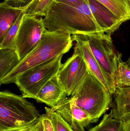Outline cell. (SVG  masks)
<instances>
[{
  "label": "cell",
  "mask_w": 130,
  "mask_h": 131,
  "mask_svg": "<svg viewBox=\"0 0 130 131\" xmlns=\"http://www.w3.org/2000/svg\"><path fill=\"white\" fill-rule=\"evenodd\" d=\"M54 0H33L24 9L26 15L44 17Z\"/></svg>",
  "instance_id": "ac0fdd59"
},
{
  "label": "cell",
  "mask_w": 130,
  "mask_h": 131,
  "mask_svg": "<svg viewBox=\"0 0 130 131\" xmlns=\"http://www.w3.org/2000/svg\"><path fill=\"white\" fill-rule=\"evenodd\" d=\"M63 54L28 69L16 78L14 83L23 97L35 99L41 89L59 73Z\"/></svg>",
  "instance_id": "5b68a950"
},
{
  "label": "cell",
  "mask_w": 130,
  "mask_h": 131,
  "mask_svg": "<svg viewBox=\"0 0 130 131\" xmlns=\"http://www.w3.org/2000/svg\"><path fill=\"white\" fill-rule=\"evenodd\" d=\"M118 68L116 80V88L130 86V69L122 60V54L119 53Z\"/></svg>",
  "instance_id": "ffe728a7"
},
{
  "label": "cell",
  "mask_w": 130,
  "mask_h": 131,
  "mask_svg": "<svg viewBox=\"0 0 130 131\" xmlns=\"http://www.w3.org/2000/svg\"><path fill=\"white\" fill-rule=\"evenodd\" d=\"M41 115L33 103L8 91L0 92V131H14L38 121Z\"/></svg>",
  "instance_id": "3957f363"
},
{
  "label": "cell",
  "mask_w": 130,
  "mask_h": 131,
  "mask_svg": "<svg viewBox=\"0 0 130 131\" xmlns=\"http://www.w3.org/2000/svg\"><path fill=\"white\" fill-rule=\"evenodd\" d=\"M54 1L72 6H77L88 3V0H54Z\"/></svg>",
  "instance_id": "cb8c5ba5"
},
{
  "label": "cell",
  "mask_w": 130,
  "mask_h": 131,
  "mask_svg": "<svg viewBox=\"0 0 130 131\" xmlns=\"http://www.w3.org/2000/svg\"><path fill=\"white\" fill-rule=\"evenodd\" d=\"M129 1H130V0H129Z\"/></svg>",
  "instance_id": "f1b7e54d"
},
{
  "label": "cell",
  "mask_w": 130,
  "mask_h": 131,
  "mask_svg": "<svg viewBox=\"0 0 130 131\" xmlns=\"http://www.w3.org/2000/svg\"><path fill=\"white\" fill-rule=\"evenodd\" d=\"M71 37L73 41L76 42V45L90 71L104 84L111 94H115L117 90L116 85L111 78L103 71L99 65L91 51L84 35L75 34L72 35Z\"/></svg>",
  "instance_id": "30bf717a"
},
{
  "label": "cell",
  "mask_w": 130,
  "mask_h": 131,
  "mask_svg": "<svg viewBox=\"0 0 130 131\" xmlns=\"http://www.w3.org/2000/svg\"><path fill=\"white\" fill-rule=\"evenodd\" d=\"M40 119V118H39ZM38 121H36L34 122H33L32 124H31L30 125L28 126H26V127H24L22 128H20V129H18V130H17L14 131H31L33 129L34 127L36 126L37 123L38 122Z\"/></svg>",
  "instance_id": "484cf974"
},
{
  "label": "cell",
  "mask_w": 130,
  "mask_h": 131,
  "mask_svg": "<svg viewBox=\"0 0 130 131\" xmlns=\"http://www.w3.org/2000/svg\"><path fill=\"white\" fill-rule=\"evenodd\" d=\"M91 51L103 71L111 78L116 85L118 68V57L111 38L106 35L84 34Z\"/></svg>",
  "instance_id": "ba28073f"
},
{
  "label": "cell",
  "mask_w": 130,
  "mask_h": 131,
  "mask_svg": "<svg viewBox=\"0 0 130 131\" xmlns=\"http://www.w3.org/2000/svg\"><path fill=\"white\" fill-rule=\"evenodd\" d=\"M73 41L71 35L46 29L37 47L0 81V84L14 83L16 78L26 70L65 54L71 48Z\"/></svg>",
  "instance_id": "7a4b0ae2"
},
{
  "label": "cell",
  "mask_w": 130,
  "mask_h": 131,
  "mask_svg": "<svg viewBox=\"0 0 130 131\" xmlns=\"http://www.w3.org/2000/svg\"><path fill=\"white\" fill-rule=\"evenodd\" d=\"M42 20L45 28L51 31L105 35L95 20L88 3L72 6L53 1Z\"/></svg>",
  "instance_id": "6da1fadb"
},
{
  "label": "cell",
  "mask_w": 130,
  "mask_h": 131,
  "mask_svg": "<svg viewBox=\"0 0 130 131\" xmlns=\"http://www.w3.org/2000/svg\"><path fill=\"white\" fill-rule=\"evenodd\" d=\"M20 62L14 49H0V81L13 71Z\"/></svg>",
  "instance_id": "9a60e30c"
},
{
  "label": "cell",
  "mask_w": 130,
  "mask_h": 131,
  "mask_svg": "<svg viewBox=\"0 0 130 131\" xmlns=\"http://www.w3.org/2000/svg\"><path fill=\"white\" fill-rule=\"evenodd\" d=\"M89 71L78 48L76 45L72 56L62 64L57 74L68 96L71 97L75 94Z\"/></svg>",
  "instance_id": "52a82bcc"
},
{
  "label": "cell",
  "mask_w": 130,
  "mask_h": 131,
  "mask_svg": "<svg viewBox=\"0 0 130 131\" xmlns=\"http://www.w3.org/2000/svg\"><path fill=\"white\" fill-rule=\"evenodd\" d=\"M24 9L13 7L4 1L0 4V42Z\"/></svg>",
  "instance_id": "5bb4252c"
},
{
  "label": "cell",
  "mask_w": 130,
  "mask_h": 131,
  "mask_svg": "<svg viewBox=\"0 0 130 131\" xmlns=\"http://www.w3.org/2000/svg\"><path fill=\"white\" fill-rule=\"evenodd\" d=\"M32 131H44L43 124L41 117L39 119V121L37 123L36 126Z\"/></svg>",
  "instance_id": "d4e9b609"
},
{
  "label": "cell",
  "mask_w": 130,
  "mask_h": 131,
  "mask_svg": "<svg viewBox=\"0 0 130 131\" xmlns=\"http://www.w3.org/2000/svg\"><path fill=\"white\" fill-rule=\"evenodd\" d=\"M111 111L112 117L124 121L130 117V86L117 89Z\"/></svg>",
  "instance_id": "4fadbf2b"
},
{
  "label": "cell",
  "mask_w": 130,
  "mask_h": 131,
  "mask_svg": "<svg viewBox=\"0 0 130 131\" xmlns=\"http://www.w3.org/2000/svg\"><path fill=\"white\" fill-rule=\"evenodd\" d=\"M33 1V0H4L3 1L11 7L24 9Z\"/></svg>",
  "instance_id": "7402d4cb"
},
{
  "label": "cell",
  "mask_w": 130,
  "mask_h": 131,
  "mask_svg": "<svg viewBox=\"0 0 130 131\" xmlns=\"http://www.w3.org/2000/svg\"><path fill=\"white\" fill-rule=\"evenodd\" d=\"M125 63H126V65L127 66V67L130 69V57L128 59V60L126 62H125Z\"/></svg>",
  "instance_id": "83f0119b"
},
{
  "label": "cell",
  "mask_w": 130,
  "mask_h": 131,
  "mask_svg": "<svg viewBox=\"0 0 130 131\" xmlns=\"http://www.w3.org/2000/svg\"><path fill=\"white\" fill-rule=\"evenodd\" d=\"M44 131H55L50 118L46 114L41 115Z\"/></svg>",
  "instance_id": "603a6c76"
},
{
  "label": "cell",
  "mask_w": 130,
  "mask_h": 131,
  "mask_svg": "<svg viewBox=\"0 0 130 131\" xmlns=\"http://www.w3.org/2000/svg\"><path fill=\"white\" fill-rule=\"evenodd\" d=\"M111 95L90 70L76 93L70 97L77 106L98 120L109 108Z\"/></svg>",
  "instance_id": "277c9868"
},
{
  "label": "cell",
  "mask_w": 130,
  "mask_h": 131,
  "mask_svg": "<svg viewBox=\"0 0 130 131\" xmlns=\"http://www.w3.org/2000/svg\"><path fill=\"white\" fill-rule=\"evenodd\" d=\"M57 74L50 79L37 93L35 99L37 102L54 107L67 98L66 90Z\"/></svg>",
  "instance_id": "7c38bea8"
},
{
  "label": "cell",
  "mask_w": 130,
  "mask_h": 131,
  "mask_svg": "<svg viewBox=\"0 0 130 131\" xmlns=\"http://www.w3.org/2000/svg\"><path fill=\"white\" fill-rule=\"evenodd\" d=\"M88 131H124L123 121L114 118L110 113L105 114L100 123Z\"/></svg>",
  "instance_id": "e0dca14e"
},
{
  "label": "cell",
  "mask_w": 130,
  "mask_h": 131,
  "mask_svg": "<svg viewBox=\"0 0 130 131\" xmlns=\"http://www.w3.org/2000/svg\"><path fill=\"white\" fill-rule=\"evenodd\" d=\"M46 29L42 17L24 14L15 42V50L21 61L37 47Z\"/></svg>",
  "instance_id": "8992f818"
},
{
  "label": "cell",
  "mask_w": 130,
  "mask_h": 131,
  "mask_svg": "<svg viewBox=\"0 0 130 131\" xmlns=\"http://www.w3.org/2000/svg\"><path fill=\"white\" fill-rule=\"evenodd\" d=\"M124 131H130V117L123 121Z\"/></svg>",
  "instance_id": "4316f807"
},
{
  "label": "cell",
  "mask_w": 130,
  "mask_h": 131,
  "mask_svg": "<svg viewBox=\"0 0 130 131\" xmlns=\"http://www.w3.org/2000/svg\"><path fill=\"white\" fill-rule=\"evenodd\" d=\"M24 14L23 12L20 15L14 24L8 31L3 40L0 42V49L11 48L15 50V39Z\"/></svg>",
  "instance_id": "d6986e66"
},
{
  "label": "cell",
  "mask_w": 130,
  "mask_h": 131,
  "mask_svg": "<svg viewBox=\"0 0 130 131\" xmlns=\"http://www.w3.org/2000/svg\"><path fill=\"white\" fill-rule=\"evenodd\" d=\"M46 114L50 118L55 131H74L69 124L51 108L45 107Z\"/></svg>",
  "instance_id": "44dd1931"
},
{
  "label": "cell",
  "mask_w": 130,
  "mask_h": 131,
  "mask_svg": "<svg viewBox=\"0 0 130 131\" xmlns=\"http://www.w3.org/2000/svg\"><path fill=\"white\" fill-rule=\"evenodd\" d=\"M114 14L124 20H130L129 0H97Z\"/></svg>",
  "instance_id": "2e32d148"
},
{
  "label": "cell",
  "mask_w": 130,
  "mask_h": 131,
  "mask_svg": "<svg viewBox=\"0 0 130 131\" xmlns=\"http://www.w3.org/2000/svg\"><path fill=\"white\" fill-rule=\"evenodd\" d=\"M88 3L98 25L108 38L125 21L114 14L97 0H88Z\"/></svg>",
  "instance_id": "8fae6325"
},
{
  "label": "cell",
  "mask_w": 130,
  "mask_h": 131,
  "mask_svg": "<svg viewBox=\"0 0 130 131\" xmlns=\"http://www.w3.org/2000/svg\"><path fill=\"white\" fill-rule=\"evenodd\" d=\"M50 108L59 113L74 131H85V128L98 120L77 106L71 97L66 99L58 106Z\"/></svg>",
  "instance_id": "9c48e42d"
}]
</instances>
